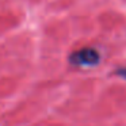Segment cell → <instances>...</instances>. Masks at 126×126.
<instances>
[{
  "instance_id": "cell-1",
  "label": "cell",
  "mask_w": 126,
  "mask_h": 126,
  "mask_svg": "<svg viewBox=\"0 0 126 126\" xmlns=\"http://www.w3.org/2000/svg\"><path fill=\"white\" fill-rule=\"evenodd\" d=\"M69 63L73 66L83 69L94 68L100 63V53L98 49L91 46H85L81 49H77L69 56Z\"/></svg>"
},
{
  "instance_id": "cell-2",
  "label": "cell",
  "mask_w": 126,
  "mask_h": 126,
  "mask_svg": "<svg viewBox=\"0 0 126 126\" xmlns=\"http://www.w3.org/2000/svg\"><path fill=\"white\" fill-rule=\"evenodd\" d=\"M117 73L121 77H125V79H126V68H121L119 71L117 72Z\"/></svg>"
}]
</instances>
